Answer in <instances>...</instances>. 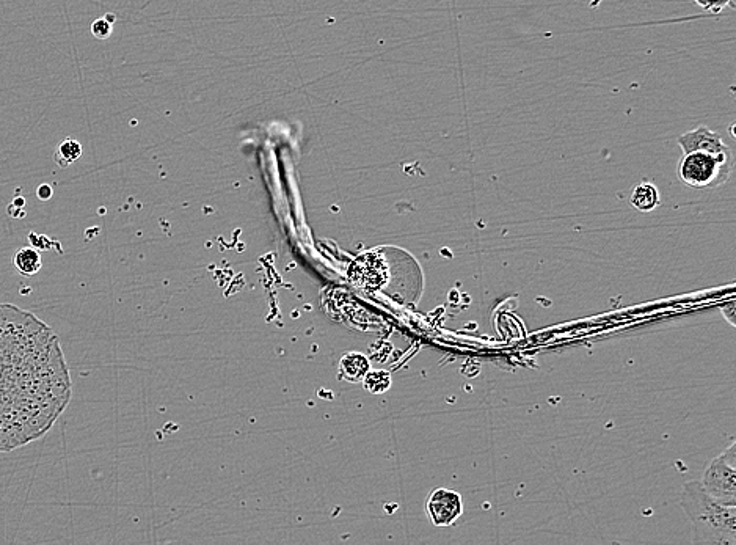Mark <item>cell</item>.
<instances>
[{"label":"cell","mask_w":736,"mask_h":545,"mask_svg":"<svg viewBox=\"0 0 736 545\" xmlns=\"http://www.w3.org/2000/svg\"><path fill=\"white\" fill-rule=\"evenodd\" d=\"M735 167L733 151L726 154H713L708 151L683 153L678 162V178L685 186L697 191L716 189L729 181Z\"/></svg>","instance_id":"3957f363"},{"label":"cell","mask_w":736,"mask_h":545,"mask_svg":"<svg viewBox=\"0 0 736 545\" xmlns=\"http://www.w3.org/2000/svg\"><path fill=\"white\" fill-rule=\"evenodd\" d=\"M705 491L718 502L736 506V443L708 465L702 480Z\"/></svg>","instance_id":"277c9868"},{"label":"cell","mask_w":736,"mask_h":545,"mask_svg":"<svg viewBox=\"0 0 736 545\" xmlns=\"http://www.w3.org/2000/svg\"><path fill=\"white\" fill-rule=\"evenodd\" d=\"M426 511L435 527H451L463 514L462 495L449 489H435L427 498Z\"/></svg>","instance_id":"5b68a950"},{"label":"cell","mask_w":736,"mask_h":545,"mask_svg":"<svg viewBox=\"0 0 736 545\" xmlns=\"http://www.w3.org/2000/svg\"><path fill=\"white\" fill-rule=\"evenodd\" d=\"M680 506L693 527V544L736 545V506L718 502L700 481L683 486Z\"/></svg>","instance_id":"7a4b0ae2"},{"label":"cell","mask_w":736,"mask_h":545,"mask_svg":"<svg viewBox=\"0 0 736 545\" xmlns=\"http://www.w3.org/2000/svg\"><path fill=\"white\" fill-rule=\"evenodd\" d=\"M71 396L57 333L32 311L0 304V454L46 436Z\"/></svg>","instance_id":"6da1fadb"},{"label":"cell","mask_w":736,"mask_h":545,"mask_svg":"<svg viewBox=\"0 0 736 545\" xmlns=\"http://www.w3.org/2000/svg\"><path fill=\"white\" fill-rule=\"evenodd\" d=\"M363 385H365L366 390H368L369 393H372V395H377V393H385L387 390H390L391 387V376L388 371H368V374H366L365 379H363Z\"/></svg>","instance_id":"8fae6325"},{"label":"cell","mask_w":736,"mask_h":545,"mask_svg":"<svg viewBox=\"0 0 736 545\" xmlns=\"http://www.w3.org/2000/svg\"><path fill=\"white\" fill-rule=\"evenodd\" d=\"M678 147L682 148L683 153H691V151H708L713 154H726L732 151V148L724 143L718 132L711 131L707 126H699L693 131L685 132L677 139Z\"/></svg>","instance_id":"8992f818"},{"label":"cell","mask_w":736,"mask_h":545,"mask_svg":"<svg viewBox=\"0 0 736 545\" xmlns=\"http://www.w3.org/2000/svg\"><path fill=\"white\" fill-rule=\"evenodd\" d=\"M13 263H15L16 271L24 275V277L37 275L41 271V266H43L40 252L37 249H33V247H24V249L19 250L15 255Z\"/></svg>","instance_id":"9c48e42d"},{"label":"cell","mask_w":736,"mask_h":545,"mask_svg":"<svg viewBox=\"0 0 736 545\" xmlns=\"http://www.w3.org/2000/svg\"><path fill=\"white\" fill-rule=\"evenodd\" d=\"M630 203L634 209L641 213H652L661 203L660 191L655 184L644 181L634 187L630 195Z\"/></svg>","instance_id":"52a82bcc"},{"label":"cell","mask_w":736,"mask_h":545,"mask_svg":"<svg viewBox=\"0 0 736 545\" xmlns=\"http://www.w3.org/2000/svg\"><path fill=\"white\" fill-rule=\"evenodd\" d=\"M702 10L711 13V15H719L726 8L733 7V0H694Z\"/></svg>","instance_id":"4fadbf2b"},{"label":"cell","mask_w":736,"mask_h":545,"mask_svg":"<svg viewBox=\"0 0 736 545\" xmlns=\"http://www.w3.org/2000/svg\"><path fill=\"white\" fill-rule=\"evenodd\" d=\"M369 370H371V365L365 355L355 354V352L347 354L339 363V376L343 377L344 381L361 382Z\"/></svg>","instance_id":"ba28073f"},{"label":"cell","mask_w":736,"mask_h":545,"mask_svg":"<svg viewBox=\"0 0 736 545\" xmlns=\"http://www.w3.org/2000/svg\"><path fill=\"white\" fill-rule=\"evenodd\" d=\"M113 22H115V16L113 15L96 19L92 24L93 37L98 38V40H107L112 35Z\"/></svg>","instance_id":"7c38bea8"},{"label":"cell","mask_w":736,"mask_h":545,"mask_svg":"<svg viewBox=\"0 0 736 545\" xmlns=\"http://www.w3.org/2000/svg\"><path fill=\"white\" fill-rule=\"evenodd\" d=\"M82 156V145L79 140L71 139L66 137L62 142L57 145L54 151L55 164L59 165L60 169H66L70 167L74 162L79 161Z\"/></svg>","instance_id":"30bf717a"},{"label":"cell","mask_w":736,"mask_h":545,"mask_svg":"<svg viewBox=\"0 0 736 545\" xmlns=\"http://www.w3.org/2000/svg\"><path fill=\"white\" fill-rule=\"evenodd\" d=\"M719 310H721L722 316H724V319L729 322L730 326L736 327L735 299H733L732 297V299H730L726 305H722V307H719Z\"/></svg>","instance_id":"5bb4252c"},{"label":"cell","mask_w":736,"mask_h":545,"mask_svg":"<svg viewBox=\"0 0 736 545\" xmlns=\"http://www.w3.org/2000/svg\"><path fill=\"white\" fill-rule=\"evenodd\" d=\"M52 197V187L49 186V184H43V186L38 187V198L40 200H49V198Z\"/></svg>","instance_id":"9a60e30c"}]
</instances>
